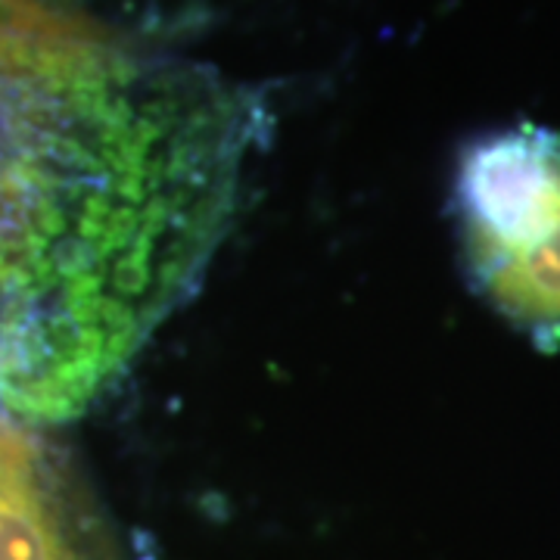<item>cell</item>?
Listing matches in <instances>:
<instances>
[{
    "instance_id": "cell-1",
    "label": "cell",
    "mask_w": 560,
    "mask_h": 560,
    "mask_svg": "<svg viewBox=\"0 0 560 560\" xmlns=\"http://www.w3.org/2000/svg\"><path fill=\"white\" fill-rule=\"evenodd\" d=\"M234 119L47 0H0V399L79 415L197 275Z\"/></svg>"
},
{
    "instance_id": "cell-2",
    "label": "cell",
    "mask_w": 560,
    "mask_h": 560,
    "mask_svg": "<svg viewBox=\"0 0 560 560\" xmlns=\"http://www.w3.org/2000/svg\"><path fill=\"white\" fill-rule=\"evenodd\" d=\"M460 246L480 293L533 337H560V135L511 128L474 143L455 184Z\"/></svg>"
}]
</instances>
